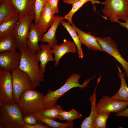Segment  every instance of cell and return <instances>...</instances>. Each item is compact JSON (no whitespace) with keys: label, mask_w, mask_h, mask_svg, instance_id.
Returning a JSON list of instances; mask_svg holds the SVG:
<instances>
[{"label":"cell","mask_w":128,"mask_h":128,"mask_svg":"<svg viewBox=\"0 0 128 128\" xmlns=\"http://www.w3.org/2000/svg\"><path fill=\"white\" fill-rule=\"evenodd\" d=\"M104 7L101 11L108 17L111 22L118 23L119 19H128V4L127 0H105Z\"/></svg>","instance_id":"cell-5"},{"label":"cell","mask_w":128,"mask_h":128,"mask_svg":"<svg viewBox=\"0 0 128 128\" xmlns=\"http://www.w3.org/2000/svg\"><path fill=\"white\" fill-rule=\"evenodd\" d=\"M19 17H24L34 14L35 0H9Z\"/></svg>","instance_id":"cell-16"},{"label":"cell","mask_w":128,"mask_h":128,"mask_svg":"<svg viewBox=\"0 0 128 128\" xmlns=\"http://www.w3.org/2000/svg\"><path fill=\"white\" fill-rule=\"evenodd\" d=\"M101 76L98 78L97 84L92 94L89 98L91 103V112L89 115L82 122L80 125L81 128H92L95 116L97 113L96 107V91L97 85L101 80Z\"/></svg>","instance_id":"cell-19"},{"label":"cell","mask_w":128,"mask_h":128,"mask_svg":"<svg viewBox=\"0 0 128 128\" xmlns=\"http://www.w3.org/2000/svg\"><path fill=\"white\" fill-rule=\"evenodd\" d=\"M125 22L122 23L119 20L117 23H119L121 26L124 27L128 30V19Z\"/></svg>","instance_id":"cell-36"},{"label":"cell","mask_w":128,"mask_h":128,"mask_svg":"<svg viewBox=\"0 0 128 128\" xmlns=\"http://www.w3.org/2000/svg\"><path fill=\"white\" fill-rule=\"evenodd\" d=\"M40 46V49L37 52L35 55L40 62L39 66L41 70L44 73L47 63L50 61H54L55 59L52 55L53 49L48 44H42Z\"/></svg>","instance_id":"cell-17"},{"label":"cell","mask_w":128,"mask_h":128,"mask_svg":"<svg viewBox=\"0 0 128 128\" xmlns=\"http://www.w3.org/2000/svg\"><path fill=\"white\" fill-rule=\"evenodd\" d=\"M49 127L47 125L44 123L42 122L38 121L37 123L33 125H29L25 124L24 128H49Z\"/></svg>","instance_id":"cell-32"},{"label":"cell","mask_w":128,"mask_h":128,"mask_svg":"<svg viewBox=\"0 0 128 128\" xmlns=\"http://www.w3.org/2000/svg\"><path fill=\"white\" fill-rule=\"evenodd\" d=\"M63 2L65 3L69 4L72 6L75 3L81 0H62Z\"/></svg>","instance_id":"cell-35"},{"label":"cell","mask_w":128,"mask_h":128,"mask_svg":"<svg viewBox=\"0 0 128 128\" xmlns=\"http://www.w3.org/2000/svg\"><path fill=\"white\" fill-rule=\"evenodd\" d=\"M63 109L60 105L48 109H44L39 112L37 113L43 117L55 120L58 119L60 112Z\"/></svg>","instance_id":"cell-26"},{"label":"cell","mask_w":128,"mask_h":128,"mask_svg":"<svg viewBox=\"0 0 128 128\" xmlns=\"http://www.w3.org/2000/svg\"><path fill=\"white\" fill-rule=\"evenodd\" d=\"M20 52L18 68L28 76L33 88L36 89L40 85L41 82L44 81V73L40 69L38 64L39 61L35 54L29 53L26 50Z\"/></svg>","instance_id":"cell-2"},{"label":"cell","mask_w":128,"mask_h":128,"mask_svg":"<svg viewBox=\"0 0 128 128\" xmlns=\"http://www.w3.org/2000/svg\"><path fill=\"white\" fill-rule=\"evenodd\" d=\"M55 14L48 2L42 11L38 22L36 25L43 33L46 32L52 24L54 21Z\"/></svg>","instance_id":"cell-13"},{"label":"cell","mask_w":128,"mask_h":128,"mask_svg":"<svg viewBox=\"0 0 128 128\" xmlns=\"http://www.w3.org/2000/svg\"><path fill=\"white\" fill-rule=\"evenodd\" d=\"M18 16L16 10L9 0L0 1V23Z\"/></svg>","instance_id":"cell-20"},{"label":"cell","mask_w":128,"mask_h":128,"mask_svg":"<svg viewBox=\"0 0 128 128\" xmlns=\"http://www.w3.org/2000/svg\"><path fill=\"white\" fill-rule=\"evenodd\" d=\"M35 117L38 121L48 125L52 128H73L74 125L73 122L71 123H62L41 116L37 113L29 114Z\"/></svg>","instance_id":"cell-24"},{"label":"cell","mask_w":128,"mask_h":128,"mask_svg":"<svg viewBox=\"0 0 128 128\" xmlns=\"http://www.w3.org/2000/svg\"><path fill=\"white\" fill-rule=\"evenodd\" d=\"M13 87V96L16 104L21 94L25 91L33 88L31 79L26 73L18 68L11 72Z\"/></svg>","instance_id":"cell-6"},{"label":"cell","mask_w":128,"mask_h":128,"mask_svg":"<svg viewBox=\"0 0 128 128\" xmlns=\"http://www.w3.org/2000/svg\"><path fill=\"white\" fill-rule=\"evenodd\" d=\"M5 0H0V1H2Z\"/></svg>","instance_id":"cell-38"},{"label":"cell","mask_w":128,"mask_h":128,"mask_svg":"<svg viewBox=\"0 0 128 128\" xmlns=\"http://www.w3.org/2000/svg\"><path fill=\"white\" fill-rule=\"evenodd\" d=\"M23 114L16 104L0 105V128H24Z\"/></svg>","instance_id":"cell-4"},{"label":"cell","mask_w":128,"mask_h":128,"mask_svg":"<svg viewBox=\"0 0 128 128\" xmlns=\"http://www.w3.org/2000/svg\"><path fill=\"white\" fill-rule=\"evenodd\" d=\"M110 114L109 112H97L94 119L92 128H106L107 121Z\"/></svg>","instance_id":"cell-28"},{"label":"cell","mask_w":128,"mask_h":128,"mask_svg":"<svg viewBox=\"0 0 128 128\" xmlns=\"http://www.w3.org/2000/svg\"><path fill=\"white\" fill-rule=\"evenodd\" d=\"M119 77L121 81V84L119 90L111 97L113 99L128 101V87L126 81L124 73L118 67Z\"/></svg>","instance_id":"cell-22"},{"label":"cell","mask_w":128,"mask_h":128,"mask_svg":"<svg viewBox=\"0 0 128 128\" xmlns=\"http://www.w3.org/2000/svg\"><path fill=\"white\" fill-rule=\"evenodd\" d=\"M44 96L36 89H29L21 94L16 104L23 114L39 113L45 109Z\"/></svg>","instance_id":"cell-3"},{"label":"cell","mask_w":128,"mask_h":128,"mask_svg":"<svg viewBox=\"0 0 128 128\" xmlns=\"http://www.w3.org/2000/svg\"><path fill=\"white\" fill-rule=\"evenodd\" d=\"M34 14L24 17H19L12 34L15 37L18 44V49L19 51L26 50L27 37L30 26L34 20Z\"/></svg>","instance_id":"cell-7"},{"label":"cell","mask_w":128,"mask_h":128,"mask_svg":"<svg viewBox=\"0 0 128 128\" xmlns=\"http://www.w3.org/2000/svg\"><path fill=\"white\" fill-rule=\"evenodd\" d=\"M96 77L95 76L90 79H87L80 84L78 80L81 75L78 73L73 74L66 80L64 84L61 87L54 91L48 89L43 99V104L45 109H47L55 107L58 105L57 102L64 94L71 89L78 87L82 89L88 85L90 81Z\"/></svg>","instance_id":"cell-1"},{"label":"cell","mask_w":128,"mask_h":128,"mask_svg":"<svg viewBox=\"0 0 128 128\" xmlns=\"http://www.w3.org/2000/svg\"><path fill=\"white\" fill-rule=\"evenodd\" d=\"M65 19L63 16L55 15L53 23L47 32L44 34L41 41L47 43L52 49L58 45L57 41L55 37L56 30L59 23Z\"/></svg>","instance_id":"cell-18"},{"label":"cell","mask_w":128,"mask_h":128,"mask_svg":"<svg viewBox=\"0 0 128 128\" xmlns=\"http://www.w3.org/2000/svg\"><path fill=\"white\" fill-rule=\"evenodd\" d=\"M59 0H48L51 7L55 14L59 12L58 3Z\"/></svg>","instance_id":"cell-33"},{"label":"cell","mask_w":128,"mask_h":128,"mask_svg":"<svg viewBox=\"0 0 128 128\" xmlns=\"http://www.w3.org/2000/svg\"><path fill=\"white\" fill-rule=\"evenodd\" d=\"M104 52L114 57L121 65L125 72V75L128 77V62L122 57L118 49V46L114 41L110 37L102 38L96 37Z\"/></svg>","instance_id":"cell-9"},{"label":"cell","mask_w":128,"mask_h":128,"mask_svg":"<svg viewBox=\"0 0 128 128\" xmlns=\"http://www.w3.org/2000/svg\"><path fill=\"white\" fill-rule=\"evenodd\" d=\"M14 104L12 72L0 70V105Z\"/></svg>","instance_id":"cell-8"},{"label":"cell","mask_w":128,"mask_h":128,"mask_svg":"<svg viewBox=\"0 0 128 128\" xmlns=\"http://www.w3.org/2000/svg\"><path fill=\"white\" fill-rule=\"evenodd\" d=\"M82 116L81 113L73 109L69 111H62L59 114L58 119L62 121L65 120L67 122L71 123L75 119L81 118Z\"/></svg>","instance_id":"cell-27"},{"label":"cell","mask_w":128,"mask_h":128,"mask_svg":"<svg viewBox=\"0 0 128 128\" xmlns=\"http://www.w3.org/2000/svg\"><path fill=\"white\" fill-rule=\"evenodd\" d=\"M23 121L25 124L31 126L35 124L38 121L34 116L28 114H23Z\"/></svg>","instance_id":"cell-31"},{"label":"cell","mask_w":128,"mask_h":128,"mask_svg":"<svg viewBox=\"0 0 128 128\" xmlns=\"http://www.w3.org/2000/svg\"><path fill=\"white\" fill-rule=\"evenodd\" d=\"M76 46L74 42L64 39L62 43L55 46L53 48V54L54 55L55 65L58 64L61 58L66 54L71 52L75 53L77 51Z\"/></svg>","instance_id":"cell-14"},{"label":"cell","mask_w":128,"mask_h":128,"mask_svg":"<svg viewBox=\"0 0 128 128\" xmlns=\"http://www.w3.org/2000/svg\"><path fill=\"white\" fill-rule=\"evenodd\" d=\"M115 116L117 117H125L128 118V107L126 108L123 110L117 113Z\"/></svg>","instance_id":"cell-34"},{"label":"cell","mask_w":128,"mask_h":128,"mask_svg":"<svg viewBox=\"0 0 128 128\" xmlns=\"http://www.w3.org/2000/svg\"><path fill=\"white\" fill-rule=\"evenodd\" d=\"M18 47L17 40L13 34L0 38V53L5 51H16Z\"/></svg>","instance_id":"cell-21"},{"label":"cell","mask_w":128,"mask_h":128,"mask_svg":"<svg viewBox=\"0 0 128 128\" xmlns=\"http://www.w3.org/2000/svg\"><path fill=\"white\" fill-rule=\"evenodd\" d=\"M48 2V0H35V4L34 24L37 25L41 12Z\"/></svg>","instance_id":"cell-30"},{"label":"cell","mask_w":128,"mask_h":128,"mask_svg":"<svg viewBox=\"0 0 128 128\" xmlns=\"http://www.w3.org/2000/svg\"><path fill=\"white\" fill-rule=\"evenodd\" d=\"M128 105V101L112 99L108 96H104L96 104L97 112L118 113L125 109Z\"/></svg>","instance_id":"cell-10"},{"label":"cell","mask_w":128,"mask_h":128,"mask_svg":"<svg viewBox=\"0 0 128 128\" xmlns=\"http://www.w3.org/2000/svg\"><path fill=\"white\" fill-rule=\"evenodd\" d=\"M21 53L16 51H5L0 53V70L11 72L18 68Z\"/></svg>","instance_id":"cell-12"},{"label":"cell","mask_w":128,"mask_h":128,"mask_svg":"<svg viewBox=\"0 0 128 128\" xmlns=\"http://www.w3.org/2000/svg\"><path fill=\"white\" fill-rule=\"evenodd\" d=\"M44 34L32 22L27 37L26 50L29 53L35 54L40 49L39 42L41 41Z\"/></svg>","instance_id":"cell-11"},{"label":"cell","mask_w":128,"mask_h":128,"mask_svg":"<svg viewBox=\"0 0 128 128\" xmlns=\"http://www.w3.org/2000/svg\"><path fill=\"white\" fill-rule=\"evenodd\" d=\"M19 18V16L0 23V38L12 34Z\"/></svg>","instance_id":"cell-25"},{"label":"cell","mask_w":128,"mask_h":128,"mask_svg":"<svg viewBox=\"0 0 128 128\" xmlns=\"http://www.w3.org/2000/svg\"><path fill=\"white\" fill-rule=\"evenodd\" d=\"M127 4H128V0H127Z\"/></svg>","instance_id":"cell-37"},{"label":"cell","mask_w":128,"mask_h":128,"mask_svg":"<svg viewBox=\"0 0 128 128\" xmlns=\"http://www.w3.org/2000/svg\"><path fill=\"white\" fill-rule=\"evenodd\" d=\"M61 23L69 32L73 40L74 43L76 45L78 57L81 59L83 58L84 55L81 47L82 44L75 29L73 26H71L69 22H66L63 21L61 22Z\"/></svg>","instance_id":"cell-23"},{"label":"cell","mask_w":128,"mask_h":128,"mask_svg":"<svg viewBox=\"0 0 128 128\" xmlns=\"http://www.w3.org/2000/svg\"><path fill=\"white\" fill-rule=\"evenodd\" d=\"M72 25L74 27L82 44L89 49L96 51H104L101 46L96 40V37L90 32L86 33L76 27L73 23Z\"/></svg>","instance_id":"cell-15"},{"label":"cell","mask_w":128,"mask_h":128,"mask_svg":"<svg viewBox=\"0 0 128 128\" xmlns=\"http://www.w3.org/2000/svg\"><path fill=\"white\" fill-rule=\"evenodd\" d=\"M91 1L93 4L99 3L98 1L93 0H81L75 3L73 5L72 7L69 12L64 17L70 24L72 25L73 23L72 21V17L74 14L86 2Z\"/></svg>","instance_id":"cell-29"}]
</instances>
